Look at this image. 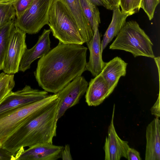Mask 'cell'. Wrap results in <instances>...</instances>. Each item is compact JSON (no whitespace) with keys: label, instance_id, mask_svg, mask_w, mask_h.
I'll return each instance as SVG.
<instances>
[{"label":"cell","instance_id":"obj_29","mask_svg":"<svg viewBox=\"0 0 160 160\" xmlns=\"http://www.w3.org/2000/svg\"><path fill=\"white\" fill-rule=\"evenodd\" d=\"M106 9L112 10L117 5L119 4L120 0H101Z\"/></svg>","mask_w":160,"mask_h":160},{"label":"cell","instance_id":"obj_24","mask_svg":"<svg viewBox=\"0 0 160 160\" xmlns=\"http://www.w3.org/2000/svg\"><path fill=\"white\" fill-rule=\"evenodd\" d=\"M159 2L160 0H142L141 8L147 14L149 20L153 18L155 9Z\"/></svg>","mask_w":160,"mask_h":160},{"label":"cell","instance_id":"obj_28","mask_svg":"<svg viewBox=\"0 0 160 160\" xmlns=\"http://www.w3.org/2000/svg\"><path fill=\"white\" fill-rule=\"evenodd\" d=\"M63 160H72V158L71 154L69 145H66L62 149L61 158Z\"/></svg>","mask_w":160,"mask_h":160},{"label":"cell","instance_id":"obj_22","mask_svg":"<svg viewBox=\"0 0 160 160\" xmlns=\"http://www.w3.org/2000/svg\"><path fill=\"white\" fill-rule=\"evenodd\" d=\"M16 12L13 3L0 2V28L15 20Z\"/></svg>","mask_w":160,"mask_h":160},{"label":"cell","instance_id":"obj_8","mask_svg":"<svg viewBox=\"0 0 160 160\" xmlns=\"http://www.w3.org/2000/svg\"><path fill=\"white\" fill-rule=\"evenodd\" d=\"M88 85L85 78L80 76L57 93L59 99L58 119L68 109L79 103L81 98L86 92Z\"/></svg>","mask_w":160,"mask_h":160},{"label":"cell","instance_id":"obj_3","mask_svg":"<svg viewBox=\"0 0 160 160\" xmlns=\"http://www.w3.org/2000/svg\"><path fill=\"white\" fill-rule=\"evenodd\" d=\"M58 94L49 95L39 100L21 106L0 114V147L19 128L38 112L51 105Z\"/></svg>","mask_w":160,"mask_h":160},{"label":"cell","instance_id":"obj_32","mask_svg":"<svg viewBox=\"0 0 160 160\" xmlns=\"http://www.w3.org/2000/svg\"><path fill=\"white\" fill-rule=\"evenodd\" d=\"M154 60L155 61V62H156V64L157 66V67H158V74H159V77H160V57L159 56L158 57H155L154 58Z\"/></svg>","mask_w":160,"mask_h":160},{"label":"cell","instance_id":"obj_9","mask_svg":"<svg viewBox=\"0 0 160 160\" xmlns=\"http://www.w3.org/2000/svg\"><path fill=\"white\" fill-rule=\"evenodd\" d=\"M47 92L26 85L22 89L11 91L0 103V114L16 107L33 102L47 97Z\"/></svg>","mask_w":160,"mask_h":160},{"label":"cell","instance_id":"obj_20","mask_svg":"<svg viewBox=\"0 0 160 160\" xmlns=\"http://www.w3.org/2000/svg\"><path fill=\"white\" fill-rule=\"evenodd\" d=\"M80 0L82 12L94 31L96 25L101 22L98 9L89 0Z\"/></svg>","mask_w":160,"mask_h":160},{"label":"cell","instance_id":"obj_27","mask_svg":"<svg viewBox=\"0 0 160 160\" xmlns=\"http://www.w3.org/2000/svg\"><path fill=\"white\" fill-rule=\"evenodd\" d=\"M128 160H141L139 152L134 148H129L127 152Z\"/></svg>","mask_w":160,"mask_h":160},{"label":"cell","instance_id":"obj_23","mask_svg":"<svg viewBox=\"0 0 160 160\" xmlns=\"http://www.w3.org/2000/svg\"><path fill=\"white\" fill-rule=\"evenodd\" d=\"M142 0H120L121 11L132 15L138 12L141 8Z\"/></svg>","mask_w":160,"mask_h":160},{"label":"cell","instance_id":"obj_10","mask_svg":"<svg viewBox=\"0 0 160 160\" xmlns=\"http://www.w3.org/2000/svg\"><path fill=\"white\" fill-rule=\"evenodd\" d=\"M63 147L51 143H39L25 150L21 148L15 155V160H56L61 158Z\"/></svg>","mask_w":160,"mask_h":160},{"label":"cell","instance_id":"obj_1","mask_svg":"<svg viewBox=\"0 0 160 160\" xmlns=\"http://www.w3.org/2000/svg\"><path fill=\"white\" fill-rule=\"evenodd\" d=\"M88 48L82 45L59 42L40 58L34 75L39 87L57 93L86 71Z\"/></svg>","mask_w":160,"mask_h":160},{"label":"cell","instance_id":"obj_31","mask_svg":"<svg viewBox=\"0 0 160 160\" xmlns=\"http://www.w3.org/2000/svg\"><path fill=\"white\" fill-rule=\"evenodd\" d=\"M92 3L96 6H102L104 5L101 0H89Z\"/></svg>","mask_w":160,"mask_h":160},{"label":"cell","instance_id":"obj_13","mask_svg":"<svg viewBox=\"0 0 160 160\" xmlns=\"http://www.w3.org/2000/svg\"><path fill=\"white\" fill-rule=\"evenodd\" d=\"M59 0L65 5L72 16L85 43H89L93 37L94 31L82 12L80 0Z\"/></svg>","mask_w":160,"mask_h":160},{"label":"cell","instance_id":"obj_11","mask_svg":"<svg viewBox=\"0 0 160 160\" xmlns=\"http://www.w3.org/2000/svg\"><path fill=\"white\" fill-rule=\"evenodd\" d=\"M115 105H114L110 123L108 129V136L105 142L104 149L105 160H119L123 157L127 159L130 148L128 142L121 139L116 131L114 124Z\"/></svg>","mask_w":160,"mask_h":160},{"label":"cell","instance_id":"obj_14","mask_svg":"<svg viewBox=\"0 0 160 160\" xmlns=\"http://www.w3.org/2000/svg\"><path fill=\"white\" fill-rule=\"evenodd\" d=\"M98 26V24L96 25L92 39L86 44L89 51L90 56L89 61L87 63L85 70L90 72L94 77L101 72L106 63L103 61L102 58L101 36Z\"/></svg>","mask_w":160,"mask_h":160},{"label":"cell","instance_id":"obj_25","mask_svg":"<svg viewBox=\"0 0 160 160\" xmlns=\"http://www.w3.org/2000/svg\"><path fill=\"white\" fill-rule=\"evenodd\" d=\"M33 0H17L13 4L15 12L16 18L20 17L30 6Z\"/></svg>","mask_w":160,"mask_h":160},{"label":"cell","instance_id":"obj_30","mask_svg":"<svg viewBox=\"0 0 160 160\" xmlns=\"http://www.w3.org/2000/svg\"><path fill=\"white\" fill-rule=\"evenodd\" d=\"M152 114L154 115L156 118H159L160 113V95H158V98L153 106L150 109Z\"/></svg>","mask_w":160,"mask_h":160},{"label":"cell","instance_id":"obj_7","mask_svg":"<svg viewBox=\"0 0 160 160\" xmlns=\"http://www.w3.org/2000/svg\"><path fill=\"white\" fill-rule=\"evenodd\" d=\"M26 33L14 26L11 32L5 56L2 70L8 74H14L19 71L22 57L27 49Z\"/></svg>","mask_w":160,"mask_h":160},{"label":"cell","instance_id":"obj_16","mask_svg":"<svg viewBox=\"0 0 160 160\" xmlns=\"http://www.w3.org/2000/svg\"><path fill=\"white\" fill-rule=\"evenodd\" d=\"M86 93L85 101L89 106L99 105L111 94L100 73L91 79Z\"/></svg>","mask_w":160,"mask_h":160},{"label":"cell","instance_id":"obj_4","mask_svg":"<svg viewBox=\"0 0 160 160\" xmlns=\"http://www.w3.org/2000/svg\"><path fill=\"white\" fill-rule=\"evenodd\" d=\"M153 44L149 37L134 21L126 22L109 46L112 50H120L131 53L134 57H155Z\"/></svg>","mask_w":160,"mask_h":160},{"label":"cell","instance_id":"obj_17","mask_svg":"<svg viewBox=\"0 0 160 160\" xmlns=\"http://www.w3.org/2000/svg\"><path fill=\"white\" fill-rule=\"evenodd\" d=\"M145 160H160V121L156 118L147 126Z\"/></svg>","mask_w":160,"mask_h":160},{"label":"cell","instance_id":"obj_33","mask_svg":"<svg viewBox=\"0 0 160 160\" xmlns=\"http://www.w3.org/2000/svg\"><path fill=\"white\" fill-rule=\"evenodd\" d=\"M17 0H0V2L13 3Z\"/></svg>","mask_w":160,"mask_h":160},{"label":"cell","instance_id":"obj_18","mask_svg":"<svg viewBox=\"0 0 160 160\" xmlns=\"http://www.w3.org/2000/svg\"><path fill=\"white\" fill-rule=\"evenodd\" d=\"M112 10V16L111 21L101 42V50L102 53L108 44L118 34L126 22L127 18L132 15L129 13L122 12L120 9L119 4L115 6Z\"/></svg>","mask_w":160,"mask_h":160},{"label":"cell","instance_id":"obj_26","mask_svg":"<svg viewBox=\"0 0 160 160\" xmlns=\"http://www.w3.org/2000/svg\"><path fill=\"white\" fill-rule=\"evenodd\" d=\"M0 160H15V156L5 148L0 147Z\"/></svg>","mask_w":160,"mask_h":160},{"label":"cell","instance_id":"obj_12","mask_svg":"<svg viewBox=\"0 0 160 160\" xmlns=\"http://www.w3.org/2000/svg\"><path fill=\"white\" fill-rule=\"evenodd\" d=\"M51 32L50 29H44L35 45L32 48L26 50L20 62L19 71L24 72L30 68L34 61L45 55L51 50L49 38Z\"/></svg>","mask_w":160,"mask_h":160},{"label":"cell","instance_id":"obj_6","mask_svg":"<svg viewBox=\"0 0 160 160\" xmlns=\"http://www.w3.org/2000/svg\"><path fill=\"white\" fill-rule=\"evenodd\" d=\"M55 0H33L29 8L14 22L15 26L29 34L38 33L48 25L49 15Z\"/></svg>","mask_w":160,"mask_h":160},{"label":"cell","instance_id":"obj_5","mask_svg":"<svg viewBox=\"0 0 160 160\" xmlns=\"http://www.w3.org/2000/svg\"><path fill=\"white\" fill-rule=\"evenodd\" d=\"M48 25L53 36L59 42L78 45L85 43L72 16L59 0H55L51 8Z\"/></svg>","mask_w":160,"mask_h":160},{"label":"cell","instance_id":"obj_19","mask_svg":"<svg viewBox=\"0 0 160 160\" xmlns=\"http://www.w3.org/2000/svg\"><path fill=\"white\" fill-rule=\"evenodd\" d=\"M14 22L11 21L0 28V71L2 69L11 32L15 26Z\"/></svg>","mask_w":160,"mask_h":160},{"label":"cell","instance_id":"obj_2","mask_svg":"<svg viewBox=\"0 0 160 160\" xmlns=\"http://www.w3.org/2000/svg\"><path fill=\"white\" fill-rule=\"evenodd\" d=\"M59 99L38 112L12 134L1 147L13 155L21 148L37 144L52 143L57 135Z\"/></svg>","mask_w":160,"mask_h":160},{"label":"cell","instance_id":"obj_21","mask_svg":"<svg viewBox=\"0 0 160 160\" xmlns=\"http://www.w3.org/2000/svg\"><path fill=\"white\" fill-rule=\"evenodd\" d=\"M15 86L14 74L0 73V103L12 91Z\"/></svg>","mask_w":160,"mask_h":160},{"label":"cell","instance_id":"obj_15","mask_svg":"<svg viewBox=\"0 0 160 160\" xmlns=\"http://www.w3.org/2000/svg\"><path fill=\"white\" fill-rule=\"evenodd\" d=\"M128 64L118 57H116L106 63L100 73L111 94L117 86L120 78L126 75Z\"/></svg>","mask_w":160,"mask_h":160}]
</instances>
